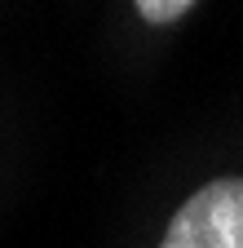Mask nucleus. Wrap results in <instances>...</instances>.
<instances>
[{
    "label": "nucleus",
    "instance_id": "f257e3e1",
    "mask_svg": "<svg viewBox=\"0 0 243 248\" xmlns=\"http://www.w3.org/2000/svg\"><path fill=\"white\" fill-rule=\"evenodd\" d=\"M159 248H243V177H217L177 208Z\"/></svg>",
    "mask_w": 243,
    "mask_h": 248
},
{
    "label": "nucleus",
    "instance_id": "f03ea898",
    "mask_svg": "<svg viewBox=\"0 0 243 248\" xmlns=\"http://www.w3.org/2000/svg\"><path fill=\"white\" fill-rule=\"evenodd\" d=\"M190 9H195L190 0H137V14H142V22H155V27L186 18Z\"/></svg>",
    "mask_w": 243,
    "mask_h": 248
}]
</instances>
